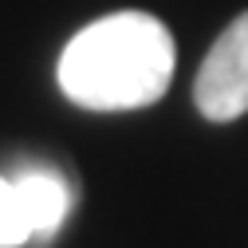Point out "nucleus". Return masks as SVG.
<instances>
[{
	"label": "nucleus",
	"mask_w": 248,
	"mask_h": 248,
	"mask_svg": "<svg viewBox=\"0 0 248 248\" xmlns=\"http://www.w3.org/2000/svg\"><path fill=\"white\" fill-rule=\"evenodd\" d=\"M177 63L170 28L150 12H114L83 32L59 55V91L87 110H138L158 103Z\"/></svg>",
	"instance_id": "1"
},
{
	"label": "nucleus",
	"mask_w": 248,
	"mask_h": 248,
	"mask_svg": "<svg viewBox=\"0 0 248 248\" xmlns=\"http://www.w3.org/2000/svg\"><path fill=\"white\" fill-rule=\"evenodd\" d=\"M193 103L209 122L248 114V12H240L209 47L193 83Z\"/></svg>",
	"instance_id": "2"
},
{
	"label": "nucleus",
	"mask_w": 248,
	"mask_h": 248,
	"mask_svg": "<svg viewBox=\"0 0 248 248\" xmlns=\"http://www.w3.org/2000/svg\"><path fill=\"white\" fill-rule=\"evenodd\" d=\"M20 189L28 225H32V240H51L59 229H63L67 213L75 205V181L51 166V162H16V170L8 173Z\"/></svg>",
	"instance_id": "3"
},
{
	"label": "nucleus",
	"mask_w": 248,
	"mask_h": 248,
	"mask_svg": "<svg viewBox=\"0 0 248 248\" xmlns=\"http://www.w3.org/2000/svg\"><path fill=\"white\" fill-rule=\"evenodd\" d=\"M32 240V225L20 201V189L8 173H0V248H20Z\"/></svg>",
	"instance_id": "4"
}]
</instances>
